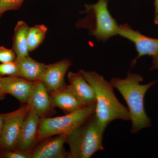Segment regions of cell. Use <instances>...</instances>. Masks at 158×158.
Returning a JSON list of instances; mask_svg holds the SVG:
<instances>
[{
	"mask_svg": "<svg viewBox=\"0 0 158 158\" xmlns=\"http://www.w3.org/2000/svg\"><path fill=\"white\" fill-rule=\"evenodd\" d=\"M80 72L93 87L95 92V115L102 131L112 122L117 119L128 121V109L119 102L114 94L113 85L94 71L81 70Z\"/></svg>",
	"mask_w": 158,
	"mask_h": 158,
	"instance_id": "obj_1",
	"label": "cell"
},
{
	"mask_svg": "<svg viewBox=\"0 0 158 158\" xmlns=\"http://www.w3.org/2000/svg\"><path fill=\"white\" fill-rule=\"evenodd\" d=\"M143 80L139 74L128 73L125 78H113L110 81L127 104L132 123L131 132L133 134L151 126V121L145 112L144 99L148 90L156 82L141 84Z\"/></svg>",
	"mask_w": 158,
	"mask_h": 158,
	"instance_id": "obj_2",
	"label": "cell"
},
{
	"mask_svg": "<svg viewBox=\"0 0 158 158\" xmlns=\"http://www.w3.org/2000/svg\"><path fill=\"white\" fill-rule=\"evenodd\" d=\"M104 132L98 124L95 113L87 121L66 136L70 158H89L104 149Z\"/></svg>",
	"mask_w": 158,
	"mask_h": 158,
	"instance_id": "obj_3",
	"label": "cell"
},
{
	"mask_svg": "<svg viewBox=\"0 0 158 158\" xmlns=\"http://www.w3.org/2000/svg\"><path fill=\"white\" fill-rule=\"evenodd\" d=\"M95 104L64 116L40 118L37 140L42 141L55 135L67 136L95 113Z\"/></svg>",
	"mask_w": 158,
	"mask_h": 158,
	"instance_id": "obj_4",
	"label": "cell"
},
{
	"mask_svg": "<svg viewBox=\"0 0 158 158\" xmlns=\"http://www.w3.org/2000/svg\"><path fill=\"white\" fill-rule=\"evenodd\" d=\"M87 17L81 25L87 28L90 34L98 40L105 41L117 34L118 25L108 9L107 0H98L85 6Z\"/></svg>",
	"mask_w": 158,
	"mask_h": 158,
	"instance_id": "obj_5",
	"label": "cell"
},
{
	"mask_svg": "<svg viewBox=\"0 0 158 158\" xmlns=\"http://www.w3.org/2000/svg\"><path fill=\"white\" fill-rule=\"evenodd\" d=\"M30 110L26 104L13 112L2 114L4 122L0 138V150L16 148L20 131Z\"/></svg>",
	"mask_w": 158,
	"mask_h": 158,
	"instance_id": "obj_6",
	"label": "cell"
},
{
	"mask_svg": "<svg viewBox=\"0 0 158 158\" xmlns=\"http://www.w3.org/2000/svg\"><path fill=\"white\" fill-rule=\"evenodd\" d=\"M117 34L132 42L135 46L138 56L132 62L131 66L135 65L137 60L144 56L153 57L158 55V38H152L135 31L127 24L118 25Z\"/></svg>",
	"mask_w": 158,
	"mask_h": 158,
	"instance_id": "obj_7",
	"label": "cell"
},
{
	"mask_svg": "<svg viewBox=\"0 0 158 158\" xmlns=\"http://www.w3.org/2000/svg\"><path fill=\"white\" fill-rule=\"evenodd\" d=\"M40 118L35 111L30 110L20 131L16 148L31 152L37 140Z\"/></svg>",
	"mask_w": 158,
	"mask_h": 158,
	"instance_id": "obj_8",
	"label": "cell"
},
{
	"mask_svg": "<svg viewBox=\"0 0 158 158\" xmlns=\"http://www.w3.org/2000/svg\"><path fill=\"white\" fill-rule=\"evenodd\" d=\"M70 60L64 59L54 64L46 65L40 81L49 92H52L65 86V76L71 65Z\"/></svg>",
	"mask_w": 158,
	"mask_h": 158,
	"instance_id": "obj_9",
	"label": "cell"
},
{
	"mask_svg": "<svg viewBox=\"0 0 158 158\" xmlns=\"http://www.w3.org/2000/svg\"><path fill=\"white\" fill-rule=\"evenodd\" d=\"M66 136L57 135L47 138L31 152V158H69L64 148Z\"/></svg>",
	"mask_w": 158,
	"mask_h": 158,
	"instance_id": "obj_10",
	"label": "cell"
},
{
	"mask_svg": "<svg viewBox=\"0 0 158 158\" xmlns=\"http://www.w3.org/2000/svg\"><path fill=\"white\" fill-rule=\"evenodd\" d=\"M68 78L71 90L85 106L95 104L94 89L80 71L77 73H69Z\"/></svg>",
	"mask_w": 158,
	"mask_h": 158,
	"instance_id": "obj_11",
	"label": "cell"
},
{
	"mask_svg": "<svg viewBox=\"0 0 158 158\" xmlns=\"http://www.w3.org/2000/svg\"><path fill=\"white\" fill-rule=\"evenodd\" d=\"M48 93L45 86L39 80L34 83L27 101L30 110L35 111L40 118L45 117L53 108Z\"/></svg>",
	"mask_w": 158,
	"mask_h": 158,
	"instance_id": "obj_12",
	"label": "cell"
},
{
	"mask_svg": "<svg viewBox=\"0 0 158 158\" xmlns=\"http://www.w3.org/2000/svg\"><path fill=\"white\" fill-rule=\"evenodd\" d=\"M1 81L5 94H10L23 103H27L35 83L19 77L1 76Z\"/></svg>",
	"mask_w": 158,
	"mask_h": 158,
	"instance_id": "obj_13",
	"label": "cell"
},
{
	"mask_svg": "<svg viewBox=\"0 0 158 158\" xmlns=\"http://www.w3.org/2000/svg\"><path fill=\"white\" fill-rule=\"evenodd\" d=\"M50 98L53 107L59 108L66 113L76 112L85 107L73 94L69 85L51 92Z\"/></svg>",
	"mask_w": 158,
	"mask_h": 158,
	"instance_id": "obj_14",
	"label": "cell"
},
{
	"mask_svg": "<svg viewBox=\"0 0 158 158\" xmlns=\"http://www.w3.org/2000/svg\"><path fill=\"white\" fill-rule=\"evenodd\" d=\"M15 61L18 65L19 77L31 82L39 81L46 66L31 59L29 56L16 57Z\"/></svg>",
	"mask_w": 158,
	"mask_h": 158,
	"instance_id": "obj_15",
	"label": "cell"
},
{
	"mask_svg": "<svg viewBox=\"0 0 158 158\" xmlns=\"http://www.w3.org/2000/svg\"><path fill=\"white\" fill-rule=\"evenodd\" d=\"M29 27L24 22L20 21L15 28L13 37L12 49L16 57L28 56L29 50L27 44V34Z\"/></svg>",
	"mask_w": 158,
	"mask_h": 158,
	"instance_id": "obj_16",
	"label": "cell"
},
{
	"mask_svg": "<svg viewBox=\"0 0 158 158\" xmlns=\"http://www.w3.org/2000/svg\"><path fill=\"white\" fill-rule=\"evenodd\" d=\"M47 28L44 25L29 27L27 34V44L29 52L36 49L45 37Z\"/></svg>",
	"mask_w": 158,
	"mask_h": 158,
	"instance_id": "obj_17",
	"label": "cell"
},
{
	"mask_svg": "<svg viewBox=\"0 0 158 158\" xmlns=\"http://www.w3.org/2000/svg\"><path fill=\"white\" fill-rule=\"evenodd\" d=\"M19 70L16 61L0 63V76L19 77Z\"/></svg>",
	"mask_w": 158,
	"mask_h": 158,
	"instance_id": "obj_18",
	"label": "cell"
},
{
	"mask_svg": "<svg viewBox=\"0 0 158 158\" xmlns=\"http://www.w3.org/2000/svg\"><path fill=\"white\" fill-rule=\"evenodd\" d=\"M24 0H0V17L6 11L19 9Z\"/></svg>",
	"mask_w": 158,
	"mask_h": 158,
	"instance_id": "obj_19",
	"label": "cell"
},
{
	"mask_svg": "<svg viewBox=\"0 0 158 158\" xmlns=\"http://www.w3.org/2000/svg\"><path fill=\"white\" fill-rule=\"evenodd\" d=\"M0 157L4 158H31V152L15 148L12 150H0Z\"/></svg>",
	"mask_w": 158,
	"mask_h": 158,
	"instance_id": "obj_20",
	"label": "cell"
},
{
	"mask_svg": "<svg viewBox=\"0 0 158 158\" xmlns=\"http://www.w3.org/2000/svg\"><path fill=\"white\" fill-rule=\"evenodd\" d=\"M16 55L13 49H8L0 46V62L5 63L15 61Z\"/></svg>",
	"mask_w": 158,
	"mask_h": 158,
	"instance_id": "obj_21",
	"label": "cell"
},
{
	"mask_svg": "<svg viewBox=\"0 0 158 158\" xmlns=\"http://www.w3.org/2000/svg\"><path fill=\"white\" fill-rule=\"evenodd\" d=\"M155 17L154 23L158 25V0H154Z\"/></svg>",
	"mask_w": 158,
	"mask_h": 158,
	"instance_id": "obj_22",
	"label": "cell"
},
{
	"mask_svg": "<svg viewBox=\"0 0 158 158\" xmlns=\"http://www.w3.org/2000/svg\"><path fill=\"white\" fill-rule=\"evenodd\" d=\"M152 66L151 69H158V55L152 57Z\"/></svg>",
	"mask_w": 158,
	"mask_h": 158,
	"instance_id": "obj_23",
	"label": "cell"
},
{
	"mask_svg": "<svg viewBox=\"0 0 158 158\" xmlns=\"http://www.w3.org/2000/svg\"><path fill=\"white\" fill-rule=\"evenodd\" d=\"M5 94L4 93V90H3L2 84V81H1V76H0V100H2L5 98Z\"/></svg>",
	"mask_w": 158,
	"mask_h": 158,
	"instance_id": "obj_24",
	"label": "cell"
},
{
	"mask_svg": "<svg viewBox=\"0 0 158 158\" xmlns=\"http://www.w3.org/2000/svg\"><path fill=\"white\" fill-rule=\"evenodd\" d=\"M3 122H4V119H3L2 115L0 114V138H1Z\"/></svg>",
	"mask_w": 158,
	"mask_h": 158,
	"instance_id": "obj_25",
	"label": "cell"
}]
</instances>
